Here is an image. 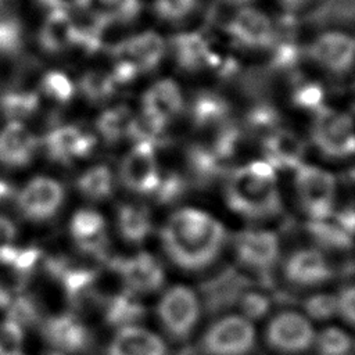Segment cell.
Instances as JSON below:
<instances>
[{
    "instance_id": "12",
    "label": "cell",
    "mask_w": 355,
    "mask_h": 355,
    "mask_svg": "<svg viewBox=\"0 0 355 355\" xmlns=\"http://www.w3.org/2000/svg\"><path fill=\"white\" fill-rule=\"evenodd\" d=\"M315 329L309 319L300 312L286 309L276 313L266 326L268 345L282 354L297 355L313 347Z\"/></svg>"
},
{
    "instance_id": "35",
    "label": "cell",
    "mask_w": 355,
    "mask_h": 355,
    "mask_svg": "<svg viewBox=\"0 0 355 355\" xmlns=\"http://www.w3.org/2000/svg\"><path fill=\"white\" fill-rule=\"evenodd\" d=\"M112 173L105 165H96L87 169L79 179V190L92 200H103L112 191Z\"/></svg>"
},
{
    "instance_id": "43",
    "label": "cell",
    "mask_w": 355,
    "mask_h": 355,
    "mask_svg": "<svg viewBox=\"0 0 355 355\" xmlns=\"http://www.w3.org/2000/svg\"><path fill=\"white\" fill-rule=\"evenodd\" d=\"M239 308L241 311V316L248 320H257L265 316L272 305L270 297L263 291H254L248 288L239 301Z\"/></svg>"
},
{
    "instance_id": "16",
    "label": "cell",
    "mask_w": 355,
    "mask_h": 355,
    "mask_svg": "<svg viewBox=\"0 0 355 355\" xmlns=\"http://www.w3.org/2000/svg\"><path fill=\"white\" fill-rule=\"evenodd\" d=\"M62 198L64 190L55 179L37 176L29 180L21 190L18 196V207L26 218L43 220L58 211Z\"/></svg>"
},
{
    "instance_id": "17",
    "label": "cell",
    "mask_w": 355,
    "mask_h": 355,
    "mask_svg": "<svg viewBox=\"0 0 355 355\" xmlns=\"http://www.w3.org/2000/svg\"><path fill=\"white\" fill-rule=\"evenodd\" d=\"M126 290L135 294H147L159 290L165 282V273L161 262L148 252H139L130 258L115 261Z\"/></svg>"
},
{
    "instance_id": "15",
    "label": "cell",
    "mask_w": 355,
    "mask_h": 355,
    "mask_svg": "<svg viewBox=\"0 0 355 355\" xmlns=\"http://www.w3.org/2000/svg\"><path fill=\"white\" fill-rule=\"evenodd\" d=\"M283 273L290 284L298 287H316L334 276V269L322 251L301 248L288 255Z\"/></svg>"
},
{
    "instance_id": "19",
    "label": "cell",
    "mask_w": 355,
    "mask_h": 355,
    "mask_svg": "<svg viewBox=\"0 0 355 355\" xmlns=\"http://www.w3.org/2000/svg\"><path fill=\"white\" fill-rule=\"evenodd\" d=\"M263 157L275 171H295L304 162L305 143L287 129H276L263 137Z\"/></svg>"
},
{
    "instance_id": "26",
    "label": "cell",
    "mask_w": 355,
    "mask_h": 355,
    "mask_svg": "<svg viewBox=\"0 0 355 355\" xmlns=\"http://www.w3.org/2000/svg\"><path fill=\"white\" fill-rule=\"evenodd\" d=\"M40 46L49 53H60L75 46V26L71 12L50 11L40 35Z\"/></svg>"
},
{
    "instance_id": "48",
    "label": "cell",
    "mask_w": 355,
    "mask_h": 355,
    "mask_svg": "<svg viewBox=\"0 0 355 355\" xmlns=\"http://www.w3.org/2000/svg\"><path fill=\"white\" fill-rule=\"evenodd\" d=\"M42 252L40 250L35 248V247H29V248H19L18 254L15 257V261L12 262V268L15 270H29L40 258Z\"/></svg>"
},
{
    "instance_id": "23",
    "label": "cell",
    "mask_w": 355,
    "mask_h": 355,
    "mask_svg": "<svg viewBox=\"0 0 355 355\" xmlns=\"http://www.w3.org/2000/svg\"><path fill=\"white\" fill-rule=\"evenodd\" d=\"M187 110L196 128L212 129L229 119L230 105L220 93L204 89L193 94Z\"/></svg>"
},
{
    "instance_id": "33",
    "label": "cell",
    "mask_w": 355,
    "mask_h": 355,
    "mask_svg": "<svg viewBox=\"0 0 355 355\" xmlns=\"http://www.w3.org/2000/svg\"><path fill=\"white\" fill-rule=\"evenodd\" d=\"M280 114L273 104L266 101L255 103L244 115L243 130L251 135H262L263 137L279 129Z\"/></svg>"
},
{
    "instance_id": "38",
    "label": "cell",
    "mask_w": 355,
    "mask_h": 355,
    "mask_svg": "<svg viewBox=\"0 0 355 355\" xmlns=\"http://www.w3.org/2000/svg\"><path fill=\"white\" fill-rule=\"evenodd\" d=\"M116 83L114 82L111 73L104 71H89L80 80L79 87L82 93L92 101H104L110 98L115 92Z\"/></svg>"
},
{
    "instance_id": "9",
    "label": "cell",
    "mask_w": 355,
    "mask_h": 355,
    "mask_svg": "<svg viewBox=\"0 0 355 355\" xmlns=\"http://www.w3.org/2000/svg\"><path fill=\"white\" fill-rule=\"evenodd\" d=\"M257 343L251 320L240 315L218 318L201 336L200 347L205 355H248Z\"/></svg>"
},
{
    "instance_id": "41",
    "label": "cell",
    "mask_w": 355,
    "mask_h": 355,
    "mask_svg": "<svg viewBox=\"0 0 355 355\" xmlns=\"http://www.w3.org/2000/svg\"><path fill=\"white\" fill-rule=\"evenodd\" d=\"M302 308L308 318L327 320L337 315V295L330 293H316L302 301Z\"/></svg>"
},
{
    "instance_id": "40",
    "label": "cell",
    "mask_w": 355,
    "mask_h": 355,
    "mask_svg": "<svg viewBox=\"0 0 355 355\" xmlns=\"http://www.w3.org/2000/svg\"><path fill=\"white\" fill-rule=\"evenodd\" d=\"M187 179L175 171H166L159 175L158 184L154 190V197L159 204L178 202L187 191Z\"/></svg>"
},
{
    "instance_id": "24",
    "label": "cell",
    "mask_w": 355,
    "mask_h": 355,
    "mask_svg": "<svg viewBox=\"0 0 355 355\" xmlns=\"http://www.w3.org/2000/svg\"><path fill=\"white\" fill-rule=\"evenodd\" d=\"M44 333L55 351L76 352L86 345L87 333L85 326L72 315H58L44 326Z\"/></svg>"
},
{
    "instance_id": "58",
    "label": "cell",
    "mask_w": 355,
    "mask_h": 355,
    "mask_svg": "<svg viewBox=\"0 0 355 355\" xmlns=\"http://www.w3.org/2000/svg\"><path fill=\"white\" fill-rule=\"evenodd\" d=\"M1 1H3V0H0V3H1Z\"/></svg>"
},
{
    "instance_id": "57",
    "label": "cell",
    "mask_w": 355,
    "mask_h": 355,
    "mask_svg": "<svg viewBox=\"0 0 355 355\" xmlns=\"http://www.w3.org/2000/svg\"><path fill=\"white\" fill-rule=\"evenodd\" d=\"M352 207H354V208H355V202H352Z\"/></svg>"
},
{
    "instance_id": "13",
    "label": "cell",
    "mask_w": 355,
    "mask_h": 355,
    "mask_svg": "<svg viewBox=\"0 0 355 355\" xmlns=\"http://www.w3.org/2000/svg\"><path fill=\"white\" fill-rule=\"evenodd\" d=\"M114 55L130 62L139 73L151 72L168 55L166 39L155 31H143L118 43L114 47Z\"/></svg>"
},
{
    "instance_id": "53",
    "label": "cell",
    "mask_w": 355,
    "mask_h": 355,
    "mask_svg": "<svg viewBox=\"0 0 355 355\" xmlns=\"http://www.w3.org/2000/svg\"><path fill=\"white\" fill-rule=\"evenodd\" d=\"M7 304H8V295H7V293L3 290V287L0 286V306L7 305Z\"/></svg>"
},
{
    "instance_id": "20",
    "label": "cell",
    "mask_w": 355,
    "mask_h": 355,
    "mask_svg": "<svg viewBox=\"0 0 355 355\" xmlns=\"http://www.w3.org/2000/svg\"><path fill=\"white\" fill-rule=\"evenodd\" d=\"M107 355H168V347L154 331L132 324L116 330Z\"/></svg>"
},
{
    "instance_id": "21",
    "label": "cell",
    "mask_w": 355,
    "mask_h": 355,
    "mask_svg": "<svg viewBox=\"0 0 355 355\" xmlns=\"http://www.w3.org/2000/svg\"><path fill=\"white\" fill-rule=\"evenodd\" d=\"M96 137L80 129L65 125L51 130L46 139V151L51 159L68 162L71 158H83L96 147Z\"/></svg>"
},
{
    "instance_id": "10",
    "label": "cell",
    "mask_w": 355,
    "mask_h": 355,
    "mask_svg": "<svg viewBox=\"0 0 355 355\" xmlns=\"http://www.w3.org/2000/svg\"><path fill=\"white\" fill-rule=\"evenodd\" d=\"M252 287V282L241 270L223 266L200 283L198 298L208 315H219L239 304L241 295Z\"/></svg>"
},
{
    "instance_id": "2",
    "label": "cell",
    "mask_w": 355,
    "mask_h": 355,
    "mask_svg": "<svg viewBox=\"0 0 355 355\" xmlns=\"http://www.w3.org/2000/svg\"><path fill=\"white\" fill-rule=\"evenodd\" d=\"M225 200L234 214L251 220L270 219L283 211L276 173L266 161L233 169L225 182Z\"/></svg>"
},
{
    "instance_id": "36",
    "label": "cell",
    "mask_w": 355,
    "mask_h": 355,
    "mask_svg": "<svg viewBox=\"0 0 355 355\" xmlns=\"http://www.w3.org/2000/svg\"><path fill=\"white\" fill-rule=\"evenodd\" d=\"M313 347L319 355H349L354 341L345 330L337 326H327L316 333Z\"/></svg>"
},
{
    "instance_id": "3",
    "label": "cell",
    "mask_w": 355,
    "mask_h": 355,
    "mask_svg": "<svg viewBox=\"0 0 355 355\" xmlns=\"http://www.w3.org/2000/svg\"><path fill=\"white\" fill-rule=\"evenodd\" d=\"M222 37L234 51L268 53L277 37V18L255 4L232 10L222 25Z\"/></svg>"
},
{
    "instance_id": "29",
    "label": "cell",
    "mask_w": 355,
    "mask_h": 355,
    "mask_svg": "<svg viewBox=\"0 0 355 355\" xmlns=\"http://www.w3.org/2000/svg\"><path fill=\"white\" fill-rule=\"evenodd\" d=\"M118 229L121 236L133 244L144 241L153 230L150 209L143 204H123L118 211Z\"/></svg>"
},
{
    "instance_id": "7",
    "label": "cell",
    "mask_w": 355,
    "mask_h": 355,
    "mask_svg": "<svg viewBox=\"0 0 355 355\" xmlns=\"http://www.w3.org/2000/svg\"><path fill=\"white\" fill-rule=\"evenodd\" d=\"M294 175L298 202L311 220L324 219L334 212L337 196L336 178L315 165L302 164Z\"/></svg>"
},
{
    "instance_id": "32",
    "label": "cell",
    "mask_w": 355,
    "mask_h": 355,
    "mask_svg": "<svg viewBox=\"0 0 355 355\" xmlns=\"http://www.w3.org/2000/svg\"><path fill=\"white\" fill-rule=\"evenodd\" d=\"M132 119L133 114L126 105H115L98 116L97 129L105 141L115 143L128 137Z\"/></svg>"
},
{
    "instance_id": "46",
    "label": "cell",
    "mask_w": 355,
    "mask_h": 355,
    "mask_svg": "<svg viewBox=\"0 0 355 355\" xmlns=\"http://www.w3.org/2000/svg\"><path fill=\"white\" fill-rule=\"evenodd\" d=\"M96 275L89 269H67L62 272V283L71 297H76L93 283Z\"/></svg>"
},
{
    "instance_id": "50",
    "label": "cell",
    "mask_w": 355,
    "mask_h": 355,
    "mask_svg": "<svg viewBox=\"0 0 355 355\" xmlns=\"http://www.w3.org/2000/svg\"><path fill=\"white\" fill-rule=\"evenodd\" d=\"M39 3L47 7L50 11H76L87 7L89 0H39Z\"/></svg>"
},
{
    "instance_id": "14",
    "label": "cell",
    "mask_w": 355,
    "mask_h": 355,
    "mask_svg": "<svg viewBox=\"0 0 355 355\" xmlns=\"http://www.w3.org/2000/svg\"><path fill=\"white\" fill-rule=\"evenodd\" d=\"M159 175L154 147L143 141L135 144L119 166V178L123 186L139 194H153Z\"/></svg>"
},
{
    "instance_id": "49",
    "label": "cell",
    "mask_w": 355,
    "mask_h": 355,
    "mask_svg": "<svg viewBox=\"0 0 355 355\" xmlns=\"http://www.w3.org/2000/svg\"><path fill=\"white\" fill-rule=\"evenodd\" d=\"M275 3L282 10V14L297 18L309 10L316 3V0H275Z\"/></svg>"
},
{
    "instance_id": "44",
    "label": "cell",
    "mask_w": 355,
    "mask_h": 355,
    "mask_svg": "<svg viewBox=\"0 0 355 355\" xmlns=\"http://www.w3.org/2000/svg\"><path fill=\"white\" fill-rule=\"evenodd\" d=\"M0 355H24V331L17 322L0 323Z\"/></svg>"
},
{
    "instance_id": "25",
    "label": "cell",
    "mask_w": 355,
    "mask_h": 355,
    "mask_svg": "<svg viewBox=\"0 0 355 355\" xmlns=\"http://www.w3.org/2000/svg\"><path fill=\"white\" fill-rule=\"evenodd\" d=\"M187 182L194 186H208L225 171V164L207 144H191L186 151Z\"/></svg>"
},
{
    "instance_id": "52",
    "label": "cell",
    "mask_w": 355,
    "mask_h": 355,
    "mask_svg": "<svg viewBox=\"0 0 355 355\" xmlns=\"http://www.w3.org/2000/svg\"><path fill=\"white\" fill-rule=\"evenodd\" d=\"M258 0H220V3L223 6H226L230 10H236V8H241V7H247V6H254Z\"/></svg>"
},
{
    "instance_id": "34",
    "label": "cell",
    "mask_w": 355,
    "mask_h": 355,
    "mask_svg": "<svg viewBox=\"0 0 355 355\" xmlns=\"http://www.w3.org/2000/svg\"><path fill=\"white\" fill-rule=\"evenodd\" d=\"M87 7L96 10L110 24H129L141 12V0H89Z\"/></svg>"
},
{
    "instance_id": "11",
    "label": "cell",
    "mask_w": 355,
    "mask_h": 355,
    "mask_svg": "<svg viewBox=\"0 0 355 355\" xmlns=\"http://www.w3.org/2000/svg\"><path fill=\"white\" fill-rule=\"evenodd\" d=\"M233 250L239 263L255 275L273 273L280 257L279 237L265 229H244L233 236Z\"/></svg>"
},
{
    "instance_id": "31",
    "label": "cell",
    "mask_w": 355,
    "mask_h": 355,
    "mask_svg": "<svg viewBox=\"0 0 355 355\" xmlns=\"http://www.w3.org/2000/svg\"><path fill=\"white\" fill-rule=\"evenodd\" d=\"M144 306L136 300L135 293L126 290L111 298L107 305L105 318L108 323L119 329L136 324L144 316Z\"/></svg>"
},
{
    "instance_id": "55",
    "label": "cell",
    "mask_w": 355,
    "mask_h": 355,
    "mask_svg": "<svg viewBox=\"0 0 355 355\" xmlns=\"http://www.w3.org/2000/svg\"><path fill=\"white\" fill-rule=\"evenodd\" d=\"M347 178H348V180L349 182H352V183H355V165L347 172Z\"/></svg>"
},
{
    "instance_id": "30",
    "label": "cell",
    "mask_w": 355,
    "mask_h": 355,
    "mask_svg": "<svg viewBox=\"0 0 355 355\" xmlns=\"http://www.w3.org/2000/svg\"><path fill=\"white\" fill-rule=\"evenodd\" d=\"M200 0H151L154 18L165 26L186 25L198 11Z\"/></svg>"
},
{
    "instance_id": "1",
    "label": "cell",
    "mask_w": 355,
    "mask_h": 355,
    "mask_svg": "<svg viewBox=\"0 0 355 355\" xmlns=\"http://www.w3.org/2000/svg\"><path fill=\"white\" fill-rule=\"evenodd\" d=\"M159 239L166 257L178 268L198 272L215 262L226 244L227 233L211 214L180 208L166 219Z\"/></svg>"
},
{
    "instance_id": "6",
    "label": "cell",
    "mask_w": 355,
    "mask_h": 355,
    "mask_svg": "<svg viewBox=\"0 0 355 355\" xmlns=\"http://www.w3.org/2000/svg\"><path fill=\"white\" fill-rule=\"evenodd\" d=\"M304 57L330 75H347L355 68V35L343 29H324L308 42Z\"/></svg>"
},
{
    "instance_id": "18",
    "label": "cell",
    "mask_w": 355,
    "mask_h": 355,
    "mask_svg": "<svg viewBox=\"0 0 355 355\" xmlns=\"http://www.w3.org/2000/svg\"><path fill=\"white\" fill-rule=\"evenodd\" d=\"M184 97L180 86L172 78L157 79L141 97V112L168 125L184 110Z\"/></svg>"
},
{
    "instance_id": "47",
    "label": "cell",
    "mask_w": 355,
    "mask_h": 355,
    "mask_svg": "<svg viewBox=\"0 0 355 355\" xmlns=\"http://www.w3.org/2000/svg\"><path fill=\"white\" fill-rule=\"evenodd\" d=\"M337 315L355 327V283L343 287L338 293Z\"/></svg>"
},
{
    "instance_id": "45",
    "label": "cell",
    "mask_w": 355,
    "mask_h": 355,
    "mask_svg": "<svg viewBox=\"0 0 355 355\" xmlns=\"http://www.w3.org/2000/svg\"><path fill=\"white\" fill-rule=\"evenodd\" d=\"M22 25L12 17L0 18V53L14 54L22 46Z\"/></svg>"
},
{
    "instance_id": "22",
    "label": "cell",
    "mask_w": 355,
    "mask_h": 355,
    "mask_svg": "<svg viewBox=\"0 0 355 355\" xmlns=\"http://www.w3.org/2000/svg\"><path fill=\"white\" fill-rule=\"evenodd\" d=\"M36 147V136L19 121H10L0 130V162L6 165L28 164Z\"/></svg>"
},
{
    "instance_id": "54",
    "label": "cell",
    "mask_w": 355,
    "mask_h": 355,
    "mask_svg": "<svg viewBox=\"0 0 355 355\" xmlns=\"http://www.w3.org/2000/svg\"><path fill=\"white\" fill-rule=\"evenodd\" d=\"M8 191H10L8 186H7L4 182H0V197H1V196H7Z\"/></svg>"
},
{
    "instance_id": "51",
    "label": "cell",
    "mask_w": 355,
    "mask_h": 355,
    "mask_svg": "<svg viewBox=\"0 0 355 355\" xmlns=\"http://www.w3.org/2000/svg\"><path fill=\"white\" fill-rule=\"evenodd\" d=\"M15 234H17L15 225L10 219L0 216V250L14 243Z\"/></svg>"
},
{
    "instance_id": "27",
    "label": "cell",
    "mask_w": 355,
    "mask_h": 355,
    "mask_svg": "<svg viewBox=\"0 0 355 355\" xmlns=\"http://www.w3.org/2000/svg\"><path fill=\"white\" fill-rule=\"evenodd\" d=\"M72 237L87 251L101 254L105 243L104 219L92 209L76 211L69 222Z\"/></svg>"
},
{
    "instance_id": "39",
    "label": "cell",
    "mask_w": 355,
    "mask_h": 355,
    "mask_svg": "<svg viewBox=\"0 0 355 355\" xmlns=\"http://www.w3.org/2000/svg\"><path fill=\"white\" fill-rule=\"evenodd\" d=\"M37 105L39 96L35 92H10L6 93L0 100L3 112L11 118V121L29 116L36 111Z\"/></svg>"
},
{
    "instance_id": "8",
    "label": "cell",
    "mask_w": 355,
    "mask_h": 355,
    "mask_svg": "<svg viewBox=\"0 0 355 355\" xmlns=\"http://www.w3.org/2000/svg\"><path fill=\"white\" fill-rule=\"evenodd\" d=\"M311 139L315 147L329 158H347L355 154V123L344 112L322 107L315 112Z\"/></svg>"
},
{
    "instance_id": "42",
    "label": "cell",
    "mask_w": 355,
    "mask_h": 355,
    "mask_svg": "<svg viewBox=\"0 0 355 355\" xmlns=\"http://www.w3.org/2000/svg\"><path fill=\"white\" fill-rule=\"evenodd\" d=\"M42 90L49 97L60 103H67L72 98L75 87L65 73L60 71H50L42 79Z\"/></svg>"
},
{
    "instance_id": "56",
    "label": "cell",
    "mask_w": 355,
    "mask_h": 355,
    "mask_svg": "<svg viewBox=\"0 0 355 355\" xmlns=\"http://www.w3.org/2000/svg\"><path fill=\"white\" fill-rule=\"evenodd\" d=\"M43 355H64V354H61V352H58V351H49V352H44Z\"/></svg>"
},
{
    "instance_id": "37",
    "label": "cell",
    "mask_w": 355,
    "mask_h": 355,
    "mask_svg": "<svg viewBox=\"0 0 355 355\" xmlns=\"http://www.w3.org/2000/svg\"><path fill=\"white\" fill-rule=\"evenodd\" d=\"M323 100H324V90L319 82L298 78L293 83L291 101L298 108L316 112L318 110L324 107Z\"/></svg>"
},
{
    "instance_id": "4",
    "label": "cell",
    "mask_w": 355,
    "mask_h": 355,
    "mask_svg": "<svg viewBox=\"0 0 355 355\" xmlns=\"http://www.w3.org/2000/svg\"><path fill=\"white\" fill-rule=\"evenodd\" d=\"M168 55L176 67L187 73L214 71L219 73L229 54L220 53L209 35L197 29H182L166 39Z\"/></svg>"
},
{
    "instance_id": "5",
    "label": "cell",
    "mask_w": 355,
    "mask_h": 355,
    "mask_svg": "<svg viewBox=\"0 0 355 355\" xmlns=\"http://www.w3.org/2000/svg\"><path fill=\"white\" fill-rule=\"evenodd\" d=\"M201 311L197 293L183 284L165 290L157 304V316L165 334L178 341L191 336L200 320Z\"/></svg>"
},
{
    "instance_id": "28",
    "label": "cell",
    "mask_w": 355,
    "mask_h": 355,
    "mask_svg": "<svg viewBox=\"0 0 355 355\" xmlns=\"http://www.w3.org/2000/svg\"><path fill=\"white\" fill-rule=\"evenodd\" d=\"M306 230L319 248L329 251H345L354 244V236L331 214L324 219L309 220Z\"/></svg>"
}]
</instances>
